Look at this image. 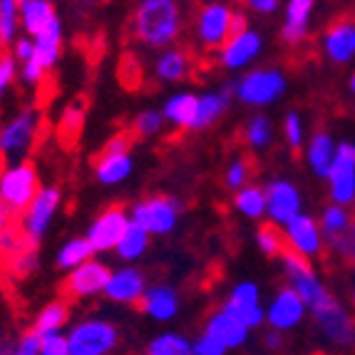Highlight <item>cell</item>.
<instances>
[{
    "mask_svg": "<svg viewBox=\"0 0 355 355\" xmlns=\"http://www.w3.org/2000/svg\"><path fill=\"white\" fill-rule=\"evenodd\" d=\"M135 37L149 48H164L179 37L182 10L174 0H144L135 12Z\"/></svg>",
    "mask_w": 355,
    "mask_h": 355,
    "instance_id": "6da1fadb",
    "label": "cell"
},
{
    "mask_svg": "<svg viewBox=\"0 0 355 355\" xmlns=\"http://www.w3.org/2000/svg\"><path fill=\"white\" fill-rule=\"evenodd\" d=\"M246 33V15L224 3H207L196 12V37L207 50H221L231 37Z\"/></svg>",
    "mask_w": 355,
    "mask_h": 355,
    "instance_id": "7a4b0ae2",
    "label": "cell"
},
{
    "mask_svg": "<svg viewBox=\"0 0 355 355\" xmlns=\"http://www.w3.org/2000/svg\"><path fill=\"white\" fill-rule=\"evenodd\" d=\"M281 259H284V271H286V276H288L293 291H296L298 298H301L313 313H320V311L336 306L333 296L326 291V286L313 276V268H311V263H308L303 256H298L296 251L288 249Z\"/></svg>",
    "mask_w": 355,
    "mask_h": 355,
    "instance_id": "3957f363",
    "label": "cell"
},
{
    "mask_svg": "<svg viewBox=\"0 0 355 355\" xmlns=\"http://www.w3.org/2000/svg\"><path fill=\"white\" fill-rule=\"evenodd\" d=\"M37 194H40L37 172L30 162L15 164L0 174V199H3L6 207L15 214L18 221H20V214L25 216V211L30 209V204L35 202Z\"/></svg>",
    "mask_w": 355,
    "mask_h": 355,
    "instance_id": "277c9868",
    "label": "cell"
},
{
    "mask_svg": "<svg viewBox=\"0 0 355 355\" xmlns=\"http://www.w3.org/2000/svg\"><path fill=\"white\" fill-rule=\"evenodd\" d=\"M117 345V328L107 320H85L67 336L70 355H107Z\"/></svg>",
    "mask_w": 355,
    "mask_h": 355,
    "instance_id": "5b68a950",
    "label": "cell"
},
{
    "mask_svg": "<svg viewBox=\"0 0 355 355\" xmlns=\"http://www.w3.org/2000/svg\"><path fill=\"white\" fill-rule=\"evenodd\" d=\"M179 211H182L179 202H174L169 196H152V199L137 204L132 221L137 226H142L147 234H169L177 224Z\"/></svg>",
    "mask_w": 355,
    "mask_h": 355,
    "instance_id": "8992f818",
    "label": "cell"
},
{
    "mask_svg": "<svg viewBox=\"0 0 355 355\" xmlns=\"http://www.w3.org/2000/svg\"><path fill=\"white\" fill-rule=\"evenodd\" d=\"M112 279V271L100 263V261H85L83 266H77L75 271L62 281L60 286V293L70 303V298H85V296H95L100 291L107 288Z\"/></svg>",
    "mask_w": 355,
    "mask_h": 355,
    "instance_id": "52a82bcc",
    "label": "cell"
},
{
    "mask_svg": "<svg viewBox=\"0 0 355 355\" xmlns=\"http://www.w3.org/2000/svg\"><path fill=\"white\" fill-rule=\"evenodd\" d=\"M328 182H331V196L336 207H348L355 202V147L350 142L336 147V159H333Z\"/></svg>",
    "mask_w": 355,
    "mask_h": 355,
    "instance_id": "ba28073f",
    "label": "cell"
},
{
    "mask_svg": "<svg viewBox=\"0 0 355 355\" xmlns=\"http://www.w3.org/2000/svg\"><path fill=\"white\" fill-rule=\"evenodd\" d=\"M127 224H130V219H127V211L122 204H112L110 209H105L87 231V241L92 246V251L102 254V251L117 249Z\"/></svg>",
    "mask_w": 355,
    "mask_h": 355,
    "instance_id": "9c48e42d",
    "label": "cell"
},
{
    "mask_svg": "<svg viewBox=\"0 0 355 355\" xmlns=\"http://www.w3.org/2000/svg\"><path fill=\"white\" fill-rule=\"evenodd\" d=\"M37 135V110L25 107L18 117H12L8 125L0 127V154L3 157H18L30 147Z\"/></svg>",
    "mask_w": 355,
    "mask_h": 355,
    "instance_id": "30bf717a",
    "label": "cell"
},
{
    "mask_svg": "<svg viewBox=\"0 0 355 355\" xmlns=\"http://www.w3.org/2000/svg\"><path fill=\"white\" fill-rule=\"evenodd\" d=\"M286 89V80L276 70H254L236 85V95L246 105H268Z\"/></svg>",
    "mask_w": 355,
    "mask_h": 355,
    "instance_id": "8fae6325",
    "label": "cell"
},
{
    "mask_svg": "<svg viewBox=\"0 0 355 355\" xmlns=\"http://www.w3.org/2000/svg\"><path fill=\"white\" fill-rule=\"evenodd\" d=\"M58 204H60L58 187L40 189V194L35 196V202L30 204V209L23 216V224H20L23 236L28 239V241H33L35 246L40 243L42 234H45V229H48L50 221H53V214H55V209H58Z\"/></svg>",
    "mask_w": 355,
    "mask_h": 355,
    "instance_id": "7c38bea8",
    "label": "cell"
},
{
    "mask_svg": "<svg viewBox=\"0 0 355 355\" xmlns=\"http://www.w3.org/2000/svg\"><path fill=\"white\" fill-rule=\"evenodd\" d=\"M263 194H266V214L273 219V224H288L301 214V194L293 184L279 179L268 184Z\"/></svg>",
    "mask_w": 355,
    "mask_h": 355,
    "instance_id": "4fadbf2b",
    "label": "cell"
},
{
    "mask_svg": "<svg viewBox=\"0 0 355 355\" xmlns=\"http://www.w3.org/2000/svg\"><path fill=\"white\" fill-rule=\"evenodd\" d=\"M286 241H288V249L296 251L303 259H311V256H318L323 249V234H320L318 224H315L311 216L306 214H298L296 219H291L286 224Z\"/></svg>",
    "mask_w": 355,
    "mask_h": 355,
    "instance_id": "5bb4252c",
    "label": "cell"
},
{
    "mask_svg": "<svg viewBox=\"0 0 355 355\" xmlns=\"http://www.w3.org/2000/svg\"><path fill=\"white\" fill-rule=\"evenodd\" d=\"M224 313H229V315H234L236 320H241L243 326L249 328H254V326H259L261 320L266 318V313L261 311V301H259V288H256L254 284H239L236 288L231 291V296H229V301L224 303V308H221Z\"/></svg>",
    "mask_w": 355,
    "mask_h": 355,
    "instance_id": "9a60e30c",
    "label": "cell"
},
{
    "mask_svg": "<svg viewBox=\"0 0 355 355\" xmlns=\"http://www.w3.org/2000/svg\"><path fill=\"white\" fill-rule=\"evenodd\" d=\"M313 315H315V326L323 331V336L331 343L343 345V348L355 345V320L338 303L333 308H326V311H320V313Z\"/></svg>",
    "mask_w": 355,
    "mask_h": 355,
    "instance_id": "2e32d148",
    "label": "cell"
},
{
    "mask_svg": "<svg viewBox=\"0 0 355 355\" xmlns=\"http://www.w3.org/2000/svg\"><path fill=\"white\" fill-rule=\"evenodd\" d=\"M303 308L306 303L298 298V293L293 288H284L279 296L273 298L271 306L266 311V320L271 323V331H288L296 323H301Z\"/></svg>",
    "mask_w": 355,
    "mask_h": 355,
    "instance_id": "e0dca14e",
    "label": "cell"
},
{
    "mask_svg": "<svg viewBox=\"0 0 355 355\" xmlns=\"http://www.w3.org/2000/svg\"><path fill=\"white\" fill-rule=\"evenodd\" d=\"M323 48H326L328 58L336 62H348L355 55V20L340 18L326 30L323 37Z\"/></svg>",
    "mask_w": 355,
    "mask_h": 355,
    "instance_id": "ac0fdd59",
    "label": "cell"
},
{
    "mask_svg": "<svg viewBox=\"0 0 355 355\" xmlns=\"http://www.w3.org/2000/svg\"><path fill=\"white\" fill-rule=\"evenodd\" d=\"M105 293L117 303H137L139 306V301L147 293L144 291V276L135 268H122V271L112 273Z\"/></svg>",
    "mask_w": 355,
    "mask_h": 355,
    "instance_id": "d6986e66",
    "label": "cell"
},
{
    "mask_svg": "<svg viewBox=\"0 0 355 355\" xmlns=\"http://www.w3.org/2000/svg\"><path fill=\"white\" fill-rule=\"evenodd\" d=\"M204 333H209L211 338H216L226 350L239 348V345H243L246 340H249V328L243 326L241 320L234 318V315L224 313V311H219V313H214L211 318H209L207 331Z\"/></svg>",
    "mask_w": 355,
    "mask_h": 355,
    "instance_id": "ffe728a7",
    "label": "cell"
},
{
    "mask_svg": "<svg viewBox=\"0 0 355 355\" xmlns=\"http://www.w3.org/2000/svg\"><path fill=\"white\" fill-rule=\"evenodd\" d=\"M259 50H261V35L246 30L241 35L231 37L224 48H221V62L229 70H239V67L249 65L251 60L259 55Z\"/></svg>",
    "mask_w": 355,
    "mask_h": 355,
    "instance_id": "44dd1931",
    "label": "cell"
},
{
    "mask_svg": "<svg viewBox=\"0 0 355 355\" xmlns=\"http://www.w3.org/2000/svg\"><path fill=\"white\" fill-rule=\"evenodd\" d=\"M139 308L157 320H169V318H174V313H177L179 298L172 288H166V286H157V288H152V291L144 293V298L139 301Z\"/></svg>",
    "mask_w": 355,
    "mask_h": 355,
    "instance_id": "7402d4cb",
    "label": "cell"
},
{
    "mask_svg": "<svg viewBox=\"0 0 355 355\" xmlns=\"http://www.w3.org/2000/svg\"><path fill=\"white\" fill-rule=\"evenodd\" d=\"M311 10H313L311 0H293V3H288V8H286V23H284V40L288 45H298L306 37Z\"/></svg>",
    "mask_w": 355,
    "mask_h": 355,
    "instance_id": "603a6c76",
    "label": "cell"
},
{
    "mask_svg": "<svg viewBox=\"0 0 355 355\" xmlns=\"http://www.w3.org/2000/svg\"><path fill=\"white\" fill-rule=\"evenodd\" d=\"M333 159H336V144H333V137L328 132H315L311 144H308V164L318 177H326L331 174Z\"/></svg>",
    "mask_w": 355,
    "mask_h": 355,
    "instance_id": "cb8c5ba5",
    "label": "cell"
},
{
    "mask_svg": "<svg viewBox=\"0 0 355 355\" xmlns=\"http://www.w3.org/2000/svg\"><path fill=\"white\" fill-rule=\"evenodd\" d=\"M18 10L23 12V25L30 35H40L42 30L48 28L58 15H55L53 3L48 0H23L18 6Z\"/></svg>",
    "mask_w": 355,
    "mask_h": 355,
    "instance_id": "d4e9b609",
    "label": "cell"
},
{
    "mask_svg": "<svg viewBox=\"0 0 355 355\" xmlns=\"http://www.w3.org/2000/svg\"><path fill=\"white\" fill-rule=\"evenodd\" d=\"M196 110H199V97L184 92V95H174L172 100L164 105V117L177 127L184 130H194V119H196Z\"/></svg>",
    "mask_w": 355,
    "mask_h": 355,
    "instance_id": "484cf974",
    "label": "cell"
},
{
    "mask_svg": "<svg viewBox=\"0 0 355 355\" xmlns=\"http://www.w3.org/2000/svg\"><path fill=\"white\" fill-rule=\"evenodd\" d=\"M60 42H62V25L55 18L35 40V60L42 65V70L55 65V60L60 55Z\"/></svg>",
    "mask_w": 355,
    "mask_h": 355,
    "instance_id": "4316f807",
    "label": "cell"
},
{
    "mask_svg": "<svg viewBox=\"0 0 355 355\" xmlns=\"http://www.w3.org/2000/svg\"><path fill=\"white\" fill-rule=\"evenodd\" d=\"M234 92H236V87L226 85L219 95H204L199 100V110H196L194 130H204V127L211 125L214 119H219L221 112L226 110V105H229V100L234 97Z\"/></svg>",
    "mask_w": 355,
    "mask_h": 355,
    "instance_id": "83f0119b",
    "label": "cell"
},
{
    "mask_svg": "<svg viewBox=\"0 0 355 355\" xmlns=\"http://www.w3.org/2000/svg\"><path fill=\"white\" fill-rule=\"evenodd\" d=\"M132 172L130 154H100L95 162V174L102 184H117Z\"/></svg>",
    "mask_w": 355,
    "mask_h": 355,
    "instance_id": "f1b7e54d",
    "label": "cell"
},
{
    "mask_svg": "<svg viewBox=\"0 0 355 355\" xmlns=\"http://www.w3.org/2000/svg\"><path fill=\"white\" fill-rule=\"evenodd\" d=\"M189 67H191V58L189 53H184V50H166L159 60H157V77L164 80V83H179L184 77L189 75Z\"/></svg>",
    "mask_w": 355,
    "mask_h": 355,
    "instance_id": "f546056e",
    "label": "cell"
},
{
    "mask_svg": "<svg viewBox=\"0 0 355 355\" xmlns=\"http://www.w3.org/2000/svg\"><path fill=\"white\" fill-rule=\"evenodd\" d=\"M67 318H70V303H67L65 298H60V301H53L42 308L33 328H35L40 336H53V333H58L60 328L65 326Z\"/></svg>",
    "mask_w": 355,
    "mask_h": 355,
    "instance_id": "4dcf8cb0",
    "label": "cell"
},
{
    "mask_svg": "<svg viewBox=\"0 0 355 355\" xmlns=\"http://www.w3.org/2000/svg\"><path fill=\"white\" fill-rule=\"evenodd\" d=\"M147 243H149V234H147V231H144L142 226H137L135 221H130L114 251L119 254V259L132 261V259H139V256L144 254Z\"/></svg>",
    "mask_w": 355,
    "mask_h": 355,
    "instance_id": "1f68e13d",
    "label": "cell"
},
{
    "mask_svg": "<svg viewBox=\"0 0 355 355\" xmlns=\"http://www.w3.org/2000/svg\"><path fill=\"white\" fill-rule=\"evenodd\" d=\"M95 254L92 246H89L87 239H72L67 241L58 254V266L60 268H72L75 271L77 266H83L85 261H89V256Z\"/></svg>",
    "mask_w": 355,
    "mask_h": 355,
    "instance_id": "d6a6232c",
    "label": "cell"
},
{
    "mask_svg": "<svg viewBox=\"0 0 355 355\" xmlns=\"http://www.w3.org/2000/svg\"><path fill=\"white\" fill-rule=\"evenodd\" d=\"M348 226H350V214L345 211V207H328L326 211H323L320 234H326L331 243H336L338 239L343 236Z\"/></svg>",
    "mask_w": 355,
    "mask_h": 355,
    "instance_id": "836d02e7",
    "label": "cell"
},
{
    "mask_svg": "<svg viewBox=\"0 0 355 355\" xmlns=\"http://www.w3.org/2000/svg\"><path fill=\"white\" fill-rule=\"evenodd\" d=\"M236 209L249 219H259L266 214V194L259 187H243L236 194Z\"/></svg>",
    "mask_w": 355,
    "mask_h": 355,
    "instance_id": "e575fe53",
    "label": "cell"
},
{
    "mask_svg": "<svg viewBox=\"0 0 355 355\" xmlns=\"http://www.w3.org/2000/svg\"><path fill=\"white\" fill-rule=\"evenodd\" d=\"M85 122V102H72L70 107L62 114V122H60V137L65 139V144H75V139L80 137Z\"/></svg>",
    "mask_w": 355,
    "mask_h": 355,
    "instance_id": "d590c367",
    "label": "cell"
},
{
    "mask_svg": "<svg viewBox=\"0 0 355 355\" xmlns=\"http://www.w3.org/2000/svg\"><path fill=\"white\" fill-rule=\"evenodd\" d=\"M256 239H259V246L263 249V254H266V256H284L286 251H288L286 234H284V231H279V226H276V224L259 226V234H256Z\"/></svg>",
    "mask_w": 355,
    "mask_h": 355,
    "instance_id": "8d00e7d4",
    "label": "cell"
},
{
    "mask_svg": "<svg viewBox=\"0 0 355 355\" xmlns=\"http://www.w3.org/2000/svg\"><path fill=\"white\" fill-rule=\"evenodd\" d=\"M149 355H194V348L189 340L177 333H164L149 345Z\"/></svg>",
    "mask_w": 355,
    "mask_h": 355,
    "instance_id": "74e56055",
    "label": "cell"
},
{
    "mask_svg": "<svg viewBox=\"0 0 355 355\" xmlns=\"http://www.w3.org/2000/svg\"><path fill=\"white\" fill-rule=\"evenodd\" d=\"M15 30H18V3L0 0V48L15 40Z\"/></svg>",
    "mask_w": 355,
    "mask_h": 355,
    "instance_id": "f35d334b",
    "label": "cell"
},
{
    "mask_svg": "<svg viewBox=\"0 0 355 355\" xmlns=\"http://www.w3.org/2000/svg\"><path fill=\"white\" fill-rule=\"evenodd\" d=\"M271 137H273V130H271V122L266 117H254L249 125L243 127V139L251 144L254 149H263L271 144Z\"/></svg>",
    "mask_w": 355,
    "mask_h": 355,
    "instance_id": "ab89813d",
    "label": "cell"
},
{
    "mask_svg": "<svg viewBox=\"0 0 355 355\" xmlns=\"http://www.w3.org/2000/svg\"><path fill=\"white\" fill-rule=\"evenodd\" d=\"M254 169H256V164H254L251 157H241V159H236L229 166V172H226V187H229V189L241 191L243 187H246V182H249V177L254 174Z\"/></svg>",
    "mask_w": 355,
    "mask_h": 355,
    "instance_id": "60d3db41",
    "label": "cell"
},
{
    "mask_svg": "<svg viewBox=\"0 0 355 355\" xmlns=\"http://www.w3.org/2000/svg\"><path fill=\"white\" fill-rule=\"evenodd\" d=\"M162 122H164V117H162L159 112H154V110L139 112L135 117V122H132V135L135 137H152L162 130Z\"/></svg>",
    "mask_w": 355,
    "mask_h": 355,
    "instance_id": "b9f144b4",
    "label": "cell"
},
{
    "mask_svg": "<svg viewBox=\"0 0 355 355\" xmlns=\"http://www.w3.org/2000/svg\"><path fill=\"white\" fill-rule=\"evenodd\" d=\"M15 75H18V67H15V58H12V53L0 50V100L6 97L8 87L12 85Z\"/></svg>",
    "mask_w": 355,
    "mask_h": 355,
    "instance_id": "7bdbcfd3",
    "label": "cell"
},
{
    "mask_svg": "<svg viewBox=\"0 0 355 355\" xmlns=\"http://www.w3.org/2000/svg\"><path fill=\"white\" fill-rule=\"evenodd\" d=\"M333 249L340 254V259L350 266H355V221H350V226L345 229V234L338 239L336 243H331Z\"/></svg>",
    "mask_w": 355,
    "mask_h": 355,
    "instance_id": "ee69618b",
    "label": "cell"
},
{
    "mask_svg": "<svg viewBox=\"0 0 355 355\" xmlns=\"http://www.w3.org/2000/svg\"><path fill=\"white\" fill-rule=\"evenodd\" d=\"M284 130H286V139H288L291 149H301L303 144V125H301V117L298 112H288L286 114V122H284Z\"/></svg>",
    "mask_w": 355,
    "mask_h": 355,
    "instance_id": "f6af8a7d",
    "label": "cell"
},
{
    "mask_svg": "<svg viewBox=\"0 0 355 355\" xmlns=\"http://www.w3.org/2000/svg\"><path fill=\"white\" fill-rule=\"evenodd\" d=\"M40 355H70V348H67V338H62L60 333H53V336H42Z\"/></svg>",
    "mask_w": 355,
    "mask_h": 355,
    "instance_id": "bcb514c9",
    "label": "cell"
},
{
    "mask_svg": "<svg viewBox=\"0 0 355 355\" xmlns=\"http://www.w3.org/2000/svg\"><path fill=\"white\" fill-rule=\"evenodd\" d=\"M191 348H194V355H224L226 353L224 345H221L216 338L209 336V333H204V336L199 338V340H196Z\"/></svg>",
    "mask_w": 355,
    "mask_h": 355,
    "instance_id": "7dc6e473",
    "label": "cell"
},
{
    "mask_svg": "<svg viewBox=\"0 0 355 355\" xmlns=\"http://www.w3.org/2000/svg\"><path fill=\"white\" fill-rule=\"evenodd\" d=\"M12 58L20 60V62H30V60L35 58V45L30 40H25V37H20V40H15V48H12Z\"/></svg>",
    "mask_w": 355,
    "mask_h": 355,
    "instance_id": "c3c4849f",
    "label": "cell"
},
{
    "mask_svg": "<svg viewBox=\"0 0 355 355\" xmlns=\"http://www.w3.org/2000/svg\"><path fill=\"white\" fill-rule=\"evenodd\" d=\"M42 77H45V70H42V65L37 62L35 58L30 60V62H25L23 67V80L30 85H40L42 83Z\"/></svg>",
    "mask_w": 355,
    "mask_h": 355,
    "instance_id": "681fc988",
    "label": "cell"
},
{
    "mask_svg": "<svg viewBox=\"0 0 355 355\" xmlns=\"http://www.w3.org/2000/svg\"><path fill=\"white\" fill-rule=\"evenodd\" d=\"M20 221L15 219V214L10 211V209L6 207V202L0 199V234H8V231L18 229Z\"/></svg>",
    "mask_w": 355,
    "mask_h": 355,
    "instance_id": "f907efd6",
    "label": "cell"
},
{
    "mask_svg": "<svg viewBox=\"0 0 355 355\" xmlns=\"http://www.w3.org/2000/svg\"><path fill=\"white\" fill-rule=\"evenodd\" d=\"M263 345H266V348H271V350H279L281 345H284V336H281L279 331L266 333V338H263Z\"/></svg>",
    "mask_w": 355,
    "mask_h": 355,
    "instance_id": "816d5d0a",
    "label": "cell"
},
{
    "mask_svg": "<svg viewBox=\"0 0 355 355\" xmlns=\"http://www.w3.org/2000/svg\"><path fill=\"white\" fill-rule=\"evenodd\" d=\"M251 8H254L256 12H273L279 8V3H276V0H254Z\"/></svg>",
    "mask_w": 355,
    "mask_h": 355,
    "instance_id": "f5cc1de1",
    "label": "cell"
},
{
    "mask_svg": "<svg viewBox=\"0 0 355 355\" xmlns=\"http://www.w3.org/2000/svg\"><path fill=\"white\" fill-rule=\"evenodd\" d=\"M350 89H353V92H355V77H353V80H350Z\"/></svg>",
    "mask_w": 355,
    "mask_h": 355,
    "instance_id": "db71d44e",
    "label": "cell"
},
{
    "mask_svg": "<svg viewBox=\"0 0 355 355\" xmlns=\"http://www.w3.org/2000/svg\"><path fill=\"white\" fill-rule=\"evenodd\" d=\"M353 303H355V288H353Z\"/></svg>",
    "mask_w": 355,
    "mask_h": 355,
    "instance_id": "11a10c76",
    "label": "cell"
},
{
    "mask_svg": "<svg viewBox=\"0 0 355 355\" xmlns=\"http://www.w3.org/2000/svg\"><path fill=\"white\" fill-rule=\"evenodd\" d=\"M12 355H23V353H18V350H15V353H12Z\"/></svg>",
    "mask_w": 355,
    "mask_h": 355,
    "instance_id": "9f6ffc18",
    "label": "cell"
}]
</instances>
